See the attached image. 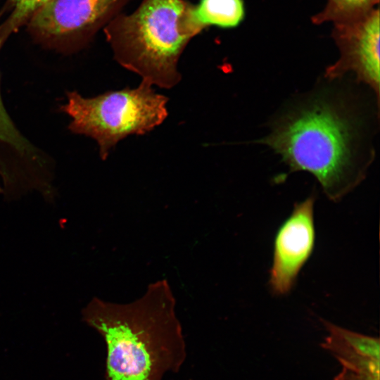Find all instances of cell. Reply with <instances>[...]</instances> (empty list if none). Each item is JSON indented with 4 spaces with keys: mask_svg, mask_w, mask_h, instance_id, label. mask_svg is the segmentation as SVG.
Instances as JSON below:
<instances>
[{
    "mask_svg": "<svg viewBox=\"0 0 380 380\" xmlns=\"http://www.w3.org/2000/svg\"><path fill=\"white\" fill-rule=\"evenodd\" d=\"M175 305L165 279L150 284L130 303L92 298L82 318L105 341L108 380H163L179 370L186 351Z\"/></svg>",
    "mask_w": 380,
    "mask_h": 380,
    "instance_id": "cell-1",
    "label": "cell"
},
{
    "mask_svg": "<svg viewBox=\"0 0 380 380\" xmlns=\"http://www.w3.org/2000/svg\"><path fill=\"white\" fill-rule=\"evenodd\" d=\"M355 135L347 113L322 99L284 118L264 142L282 156L291 171L313 175L327 198L336 202L364 177Z\"/></svg>",
    "mask_w": 380,
    "mask_h": 380,
    "instance_id": "cell-2",
    "label": "cell"
},
{
    "mask_svg": "<svg viewBox=\"0 0 380 380\" xmlns=\"http://www.w3.org/2000/svg\"><path fill=\"white\" fill-rule=\"evenodd\" d=\"M194 8L186 0H142L132 13H120L103 27L115 60L152 86L174 87L181 55L205 29Z\"/></svg>",
    "mask_w": 380,
    "mask_h": 380,
    "instance_id": "cell-3",
    "label": "cell"
},
{
    "mask_svg": "<svg viewBox=\"0 0 380 380\" xmlns=\"http://www.w3.org/2000/svg\"><path fill=\"white\" fill-rule=\"evenodd\" d=\"M168 98L141 81L136 88L109 91L94 97L77 91L67 94L61 110L70 118V130L94 139L106 160L122 139L143 135L161 125L168 115Z\"/></svg>",
    "mask_w": 380,
    "mask_h": 380,
    "instance_id": "cell-4",
    "label": "cell"
},
{
    "mask_svg": "<svg viewBox=\"0 0 380 380\" xmlns=\"http://www.w3.org/2000/svg\"><path fill=\"white\" fill-rule=\"evenodd\" d=\"M129 0H47L28 20L36 41L63 52L87 45L99 29L121 13Z\"/></svg>",
    "mask_w": 380,
    "mask_h": 380,
    "instance_id": "cell-5",
    "label": "cell"
},
{
    "mask_svg": "<svg viewBox=\"0 0 380 380\" xmlns=\"http://www.w3.org/2000/svg\"><path fill=\"white\" fill-rule=\"evenodd\" d=\"M315 196H310L295 203L276 232L268 281L274 296H282L291 291L312 255L315 243Z\"/></svg>",
    "mask_w": 380,
    "mask_h": 380,
    "instance_id": "cell-6",
    "label": "cell"
},
{
    "mask_svg": "<svg viewBox=\"0 0 380 380\" xmlns=\"http://www.w3.org/2000/svg\"><path fill=\"white\" fill-rule=\"evenodd\" d=\"M333 37L340 50L338 61L327 71L330 78L347 72L379 92V10L375 8L350 21L334 24Z\"/></svg>",
    "mask_w": 380,
    "mask_h": 380,
    "instance_id": "cell-7",
    "label": "cell"
},
{
    "mask_svg": "<svg viewBox=\"0 0 380 380\" xmlns=\"http://www.w3.org/2000/svg\"><path fill=\"white\" fill-rule=\"evenodd\" d=\"M194 10L197 19L205 29L209 26L236 27L246 15L243 0H200Z\"/></svg>",
    "mask_w": 380,
    "mask_h": 380,
    "instance_id": "cell-8",
    "label": "cell"
},
{
    "mask_svg": "<svg viewBox=\"0 0 380 380\" xmlns=\"http://www.w3.org/2000/svg\"><path fill=\"white\" fill-rule=\"evenodd\" d=\"M4 149L11 155H15L23 161L27 160L42 166L44 159L39 151L17 129L8 114L0 91V153ZM1 156V153H0ZM3 166L0 157V175L2 177Z\"/></svg>",
    "mask_w": 380,
    "mask_h": 380,
    "instance_id": "cell-9",
    "label": "cell"
},
{
    "mask_svg": "<svg viewBox=\"0 0 380 380\" xmlns=\"http://www.w3.org/2000/svg\"><path fill=\"white\" fill-rule=\"evenodd\" d=\"M379 0H327L324 8L314 15L312 20L315 24L333 22L344 23L360 18L378 4Z\"/></svg>",
    "mask_w": 380,
    "mask_h": 380,
    "instance_id": "cell-10",
    "label": "cell"
},
{
    "mask_svg": "<svg viewBox=\"0 0 380 380\" xmlns=\"http://www.w3.org/2000/svg\"><path fill=\"white\" fill-rule=\"evenodd\" d=\"M320 346L333 354L342 369L379 376V360L362 355L338 337L329 334Z\"/></svg>",
    "mask_w": 380,
    "mask_h": 380,
    "instance_id": "cell-11",
    "label": "cell"
},
{
    "mask_svg": "<svg viewBox=\"0 0 380 380\" xmlns=\"http://www.w3.org/2000/svg\"><path fill=\"white\" fill-rule=\"evenodd\" d=\"M322 322L329 334L338 337L362 355L379 360L380 344L379 338L348 330L325 319H322Z\"/></svg>",
    "mask_w": 380,
    "mask_h": 380,
    "instance_id": "cell-12",
    "label": "cell"
},
{
    "mask_svg": "<svg viewBox=\"0 0 380 380\" xmlns=\"http://www.w3.org/2000/svg\"><path fill=\"white\" fill-rule=\"evenodd\" d=\"M47 0H8V15L0 26V37L4 41L11 34L27 23L34 12Z\"/></svg>",
    "mask_w": 380,
    "mask_h": 380,
    "instance_id": "cell-13",
    "label": "cell"
},
{
    "mask_svg": "<svg viewBox=\"0 0 380 380\" xmlns=\"http://www.w3.org/2000/svg\"><path fill=\"white\" fill-rule=\"evenodd\" d=\"M334 380H379V376L367 372H354L342 369Z\"/></svg>",
    "mask_w": 380,
    "mask_h": 380,
    "instance_id": "cell-14",
    "label": "cell"
},
{
    "mask_svg": "<svg viewBox=\"0 0 380 380\" xmlns=\"http://www.w3.org/2000/svg\"><path fill=\"white\" fill-rule=\"evenodd\" d=\"M3 42H4L2 41V39H1V37H0V47L1 46Z\"/></svg>",
    "mask_w": 380,
    "mask_h": 380,
    "instance_id": "cell-15",
    "label": "cell"
}]
</instances>
